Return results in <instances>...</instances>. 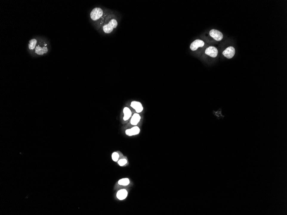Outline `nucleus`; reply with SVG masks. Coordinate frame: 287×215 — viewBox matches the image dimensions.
Instances as JSON below:
<instances>
[{
	"mask_svg": "<svg viewBox=\"0 0 287 215\" xmlns=\"http://www.w3.org/2000/svg\"><path fill=\"white\" fill-rule=\"evenodd\" d=\"M51 50V46L48 39L41 36L38 46L36 47L33 58L44 56L48 54Z\"/></svg>",
	"mask_w": 287,
	"mask_h": 215,
	"instance_id": "f257e3e1",
	"label": "nucleus"
},
{
	"mask_svg": "<svg viewBox=\"0 0 287 215\" xmlns=\"http://www.w3.org/2000/svg\"><path fill=\"white\" fill-rule=\"evenodd\" d=\"M41 36H36L29 40L27 46V50L29 55L33 57L34 51L38 46Z\"/></svg>",
	"mask_w": 287,
	"mask_h": 215,
	"instance_id": "f03ea898",
	"label": "nucleus"
},
{
	"mask_svg": "<svg viewBox=\"0 0 287 215\" xmlns=\"http://www.w3.org/2000/svg\"><path fill=\"white\" fill-rule=\"evenodd\" d=\"M103 14V11L100 7L94 8L90 13V17L92 20L96 21L100 19Z\"/></svg>",
	"mask_w": 287,
	"mask_h": 215,
	"instance_id": "7ed1b4c3",
	"label": "nucleus"
},
{
	"mask_svg": "<svg viewBox=\"0 0 287 215\" xmlns=\"http://www.w3.org/2000/svg\"><path fill=\"white\" fill-rule=\"evenodd\" d=\"M118 25V21L115 19H111L108 24L103 26V30L106 34H109L113 31L114 28H117Z\"/></svg>",
	"mask_w": 287,
	"mask_h": 215,
	"instance_id": "20e7f679",
	"label": "nucleus"
},
{
	"mask_svg": "<svg viewBox=\"0 0 287 215\" xmlns=\"http://www.w3.org/2000/svg\"><path fill=\"white\" fill-rule=\"evenodd\" d=\"M223 55L226 58H232L235 54V49L233 47H229L223 52Z\"/></svg>",
	"mask_w": 287,
	"mask_h": 215,
	"instance_id": "39448f33",
	"label": "nucleus"
},
{
	"mask_svg": "<svg viewBox=\"0 0 287 215\" xmlns=\"http://www.w3.org/2000/svg\"><path fill=\"white\" fill-rule=\"evenodd\" d=\"M210 35L217 41H220L223 38V35L221 32L216 30L212 29L209 32Z\"/></svg>",
	"mask_w": 287,
	"mask_h": 215,
	"instance_id": "423d86ee",
	"label": "nucleus"
},
{
	"mask_svg": "<svg viewBox=\"0 0 287 215\" xmlns=\"http://www.w3.org/2000/svg\"><path fill=\"white\" fill-rule=\"evenodd\" d=\"M130 106L135 110L136 113H141L144 109L142 103L139 101H132L131 103Z\"/></svg>",
	"mask_w": 287,
	"mask_h": 215,
	"instance_id": "0eeeda50",
	"label": "nucleus"
},
{
	"mask_svg": "<svg viewBox=\"0 0 287 215\" xmlns=\"http://www.w3.org/2000/svg\"><path fill=\"white\" fill-rule=\"evenodd\" d=\"M204 44V42L202 40L197 39L191 43L190 48L192 51H195L197 50L199 47H203Z\"/></svg>",
	"mask_w": 287,
	"mask_h": 215,
	"instance_id": "6e6552de",
	"label": "nucleus"
},
{
	"mask_svg": "<svg viewBox=\"0 0 287 215\" xmlns=\"http://www.w3.org/2000/svg\"><path fill=\"white\" fill-rule=\"evenodd\" d=\"M205 53L211 57L215 58L218 54V50L215 47L211 46L206 50Z\"/></svg>",
	"mask_w": 287,
	"mask_h": 215,
	"instance_id": "1a4fd4ad",
	"label": "nucleus"
},
{
	"mask_svg": "<svg viewBox=\"0 0 287 215\" xmlns=\"http://www.w3.org/2000/svg\"><path fill=\"white\" fill-rule=\"evenodd\" d=\"M140 132V129L137 126H135L130 129H128L125 131L126 134L128 136L136 135L139 134Z\"/></svg>",
	"mask_w": 287,
	"mask_h": 215,
	"instance_id": "9d476101",
	"label": "nucleus"
},
{
	"mask_svg": "<svg viewBox=\"0 0 287 215\" xmlns=\"http://www.w3.org/2000/svg\"><path fill=\"white\" fill-rule=\"evenodd\" d=\"M127 196L128 191L125 189H122L119 190L116 194L117 198L120 201L125 200Z\"/></svg>",
	"mask_w": 287,
	"mask_h": 215,
	"instance_id": "9b49d317",
	"label": "nucleus"
},
{
	"mask_svg": "<svg viewBox=\"0 0 287 215\" xmlns=\"http://www.w3.org/2000/svg\"><path fill=\"white\" fill-rule=\"evenodd\" d=\"M141 117L138 113H135L133 115L130 120V123L132 125L136 126L140 122Z\"/></svg>",
	"mask_w": 287,
	"mask_h": 215,
	"instance_id": "f8f14e48",
	"label": "nucleus"
},
{
	"mask_svg": "<svg viewBox=\"0 0 287 215\" xmlns=\"http://www.w3.org/2000/svg\"><path fill=\"white\" fill-rule=\"evenodd\" d=\"M123 113L124 114V117L123 119L124 121H127L129 120L132 116V112L130 109L129 107H125L123 109Z\"/></svg>",
	"mask_w": 287,
	"mask_h": 215,
	"instance_id": "ddd939ff",
	"label": "nucleus"
},
{
	"mask_svg": "<svg viewBox=\"0 0 287 215\" xmlns=\"http://www.w3.org/2000/svg\"><path fill=\"white\" fill-rule=\"evenodd\" d=\"M119 185L127 186L130 183V180L128 178H123L119 180L118 182Z\"/></svg>",
	"mask_w": 287,
	"mask_h": 215,
	"instance_id": "4468645a",
	"label": "nucleus"
},
{
	"mask_svg": "<svg viewBox=\"0 0 287 215\" xmlns=\"http://www.w3.org/2000/svg\"><path fill=\"white\" fill-rule=\"evenodd\" d=\"M119 157H120V155L117 152H114L112 154V159L114 162H118V161Z\"/></svg>",
	"mask_w": 287,
	"mask_h": 215,
	"instance_id": "2eb2a0df",
	"label": "nucleus"
},
{
	"mask_svg": "<svg viewBox=\"0 0 287 215\" xmlns=\"http://www.w3.org/2000/svg\"><path fill=\"white\" fill-rule=\"evenodd\" d=\"M127 163V161L125 159H122L119 160L118 161V164L120 166H124Z\"/></svg>",
	"mask_w": 287,
	"mask_h": 215,
	"instance_id": "dca6fc26",
	"label": "nucleus"
}]
</instances>
